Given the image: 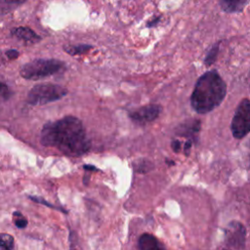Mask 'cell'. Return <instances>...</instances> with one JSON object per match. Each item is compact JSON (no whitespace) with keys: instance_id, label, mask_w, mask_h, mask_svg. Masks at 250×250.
I'll return each mask as SVG.
<instances>
[{"instance_id":"cell-1","label":"cell","mask_w":250,"mask_h":250,"mask_svg":"<svg viewBox=\"0 0 250 250\" xmlns=\"http://www.w3.org/2000/svg\"><path fill=\"white\" fill-rule=\"evenodd\" d=\"M40 142L44 146L56 147L70 156H80L91 146L82 121L74 116H64L45 124Z\"/></svg>"},{"instance_id":"cell-2","label":"cell","mask_w":250,"mask_h":250,"mask_svg":"<svg viewBox=\"0 0 250 250\" xmlns=\"http://www.w3.org/2000/svg\"><path fill=\"white\" fill-rule=\"evenodd\" d=\"M227 86L216 70L202 74L197 80L190 97L192 108L199 114L216 108L225 99Z\"/></svg>"},{"instance_id":"cell-3","label":"cell","mask_w":250,"mask_h":250,"mask_svg":"<svg viewBox=\"0 0 250 250\" xmlns=\"http://www.w3.org/2000/svg\"><path fill=\"white\" fill-rule=\"evenodd\" d=\"M65 69L63 62L56 59H36L23 64L20 70L21 77L28 80H38L60 73Z\"/></svg>"},{"instance_id":"cell-4","label":"cell","mask_w":250,"mask_h":250,"mask_svg":"<svg viewBox=\"0 0 250 250\" xmlns=\"http://www.w3.org/2000/svg\"><path fill=\"white\" fill-rule=\"evenodd\" d=\"M67 94V90L57 84L42 83L35 85L28 92L26 102L32 105H42L61 100Z\"/></svg>"},{"instance_id":"cell-5","label":"cell","mask_w":250,"mask_h":250,"mask_svg":"<svg viewBox=\"0 0 250 250\" xmlns=\"http://www.w3.org/2000/svg\"><path fill=\"white\" fill-rule=\"evenodd\" d=\"M230 129L232 136L238 140L250 133V101L248 99H243L236 107Z\"/></svg>"},{"instance_id":"cell-6","label":"cell","mask_w":250,"mask_h":250,"mask_svg":"<svg viewBox=\"0 0 250 250\" xmlns=\"http://www.w3.org/2000/svg\"><path fill=\"white\" fill-rule=\"evenodd\" d=\"M246 229L244 226L236 221L230 222L225 230V241L233 250H242L245 245Z\"/></svg>"},{"instance_id":"cell-7","label":"cell","mask_w":250,"mask_h":250,"mask_svg":"<svg viewBox=\"0 0 250 250\" xmlns=\"http://www.w3.org/2000/svg\"><path fill=\"white\" fill-rule=\"evenodd\" d=\"M161 112V106L158 104H147L129 113L130 118L139 124H146L153 121Z\"/></svg>"},{"instance_id":"cell-8","label":"cell","mask_w":250,"mask_h":250,"mask_svg":"<svg viewBox=\"0 0 250 250\" xmlns=\"http://www.w3.org/2000/svg\"><path fill=\"white\" fill-rule=\"evenodd\" d=\"M139 250H165L161 242L150 233H143L138 240Z\"/></svg>"},{"instance_id":"cell-9","label":"cell","mask_w":250,"mask_h":250,"mask_svg":"<svg viewBox=\"0 0 250 250\" xmlns=\"http://www.w3.org/2000/svg\"><path fill=\"white\" fill-rule=\"evenodd\" d=\"M12 34L27 43H35L41 40V37L37 35L32 29L26 26H19L12 30Z\"/></svg>"},{"instance_id":"cell-10","label":"cell","mask_w":250,"mask_h":250,"mask_svg":"<svg viewBox=\"0 0 250 250\" xmlns=\"http://www.w3.org/2000/svg\"><path fill=\"white\" fill-rule=\"evenodd\" d=\"M247 1H220L221 8L227 13H239L242 12Z\"/></svg>"},{"instance_id":"cell-11","label":"cell","mask_w":250,"mask_h":250,"mask_svg":"<svg viewBox=\"0 0 250 250\" xmlns=\"http://www.w3.org/2000/svg\"><path fill=\"white\" fill-rule=\"evenodd\" d=\"M92 49V46L90 45H86V44H79V45H68V46H64L63 50L71 55V56H76V55H81V54H85L88 51H90Z\"/></svg>"},{"instance_id":"cell-12","label":"cell","mask_w":250,"mask_h":250,"mask_svg":"<svg viewBox=\"0 0 250 250\" xmlns=\"http://www.w3.org/2000/svg\"><path fill=\"white\" fill-rule=\"evenodd\" d=\"M14 236L6 232H0V250H14Z\"/></svg>"},{"instance_id":"cell-13","label":"cell","mask_w":250,"mask_h":250,"mask_svg":"<svg viewBox=\"0 0 250 250\" xmlns=\"http://www.w3.org/2000/svg\"><path fill=\"white\" fill-rule=\"evenodd\" d=\"M11 97V91L8 85L0 78V107Z\"/></svg>"},{"instance_id":"cell-14","label":"cell","mask_w":250,"mask_h":250,"mask_svg":"<svg viewBox=\"0 0 250 250\" xmlns=\"http://www.w3.org/2000/svg\"><path fill=\"white\" fill-rule=\"evenodd\" d=\"M218 52H219V43H216L215 45H213L211 47V49L209 50V52L207 53V55L205 57L204 62H205L206 65H210L215 62V60L217 58V55H218Z\"/></svg>"},{"instance_id":"cell-15","label":"cell","mask_w":250,"mask_h":250,"mask_svg":"<svg viewBox=\"0 0 250 250\" xmlns=\"http://www.w3.org/2000/svg\"><path fill=\"white\" fill-rule=\"evenodd\" d=\"M14 223L17 228L19 229H24L27 226V219L19 211H15L13 213Z\"/></svg>"},{"instance_id":"cell-16","label":"cell","mask_w":250,"mask_h":250,"mask_svg":"<svg viewBox=\"0 0 250 250\" xmlns=\"http://www.w3.org/2000/svg\"><path fill=\"white\" fill-rule=\"evenodd\" d=\"M151 164L152 163H150L149 161L142 159L140 161H137V163L135 164V170L139 173H146L152 168Z\"/></svg>"},{"instance_id":"cell-17","label":"cell","mask_w":250,"mask_h":250,"mask_svg":"<svg viewBox=\"0 0 250 250\" xmlns=\"http://www.w3.org/2000/svg\"><path fill=\"white\" fill-rule=\"evenodd\" d=\"M29 198H30L31 200H33V201L37 202V203H40V204H44V205H46V206H48V207H50V208H53V209H56V210H60V211L63 212V213H67V211L63 210L62 208H60V207H56V206H54L53 204H50L49 202H47L46 200H44L43 198H40V197H37V196H29Z\"/></svg>"},{"instance_id":"cell-18","label":"cell","mask_w":250,"mask_h":250,"mask_svg":"<svg viewBox=\"0 0 250 250\" xmlns=\"http://www.w3.org/2000/svg\"><path fill=\"white\" fill-rule=\"evenodd\" d=\"M6 56L10 60H16L20 56V53L17 50H15V49H10V50L6 51Z\"/></svg>"},{"instance_id":"cell-19","label":"cell","mask_w":250,"mask_h":250,"mask_svg":"<svg viewBox=\"0 0 250 250\" xmlns=\"http://www.w3.org/2000/svg\"><path fill=\"white\" fill-rule=\"evenodd\" d=\"M171 146H172V149L175 152H180V150H181V142L178 141V140H174L171 143Z\"/></svg>"},{"instance_id":"cell-20","label":"cell","mask_w":250,"mask_h":250,"mask_svg":"<svg viewBox=\"0 0 250 250\" xmlns=\"http://www.w3.org/2000/svg\"><path fill=\"white\" fill-rule=\"evenodd\" d=\"M191 145H192V142H191L190 140H188V141L185 143L184 151H185V154H186V155H188V154H189V151H190V148H191Z\"/></svg>"},{"instance_id":"cell-21","label":"cell","mask_w":250,"mask_h":250,"mask_svg":"<svg viewBox=\"0 0 250 250\" xmlns=\"http://www.w3.org/2000/svg\"><path fill=\"white\" fill-rule=\"evenodd\" d=\"M159 20H160V18H159V17H158V18H154V19H153V20H152V21H148V22H147V24H146V25H147V26H148V27H151V26H154V25H155V24H156V23H157V22H158V21H159Z\"/></svg>"},{"instance_id":"cell-22","label":"cell","mask_w":250,"mask_h":250,"mask_svg":"<svg viewBox=\"0 0 250 250\" xmlns=\"http://www.w3.org/2000/svg\"><path fill=\"white\" fill-rule=\"evenodd\" d=\"M83 168L86 170V171H92V170H94V171H97L98 169L95 167V166H93V165H84L83 166Z\"/></svg>"}]
</instances>
